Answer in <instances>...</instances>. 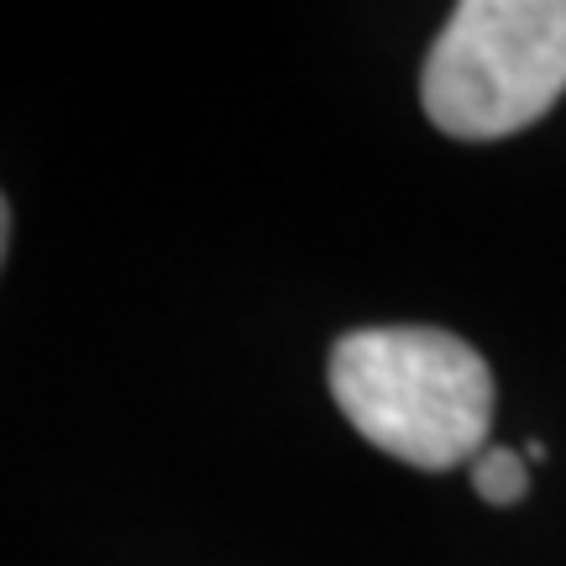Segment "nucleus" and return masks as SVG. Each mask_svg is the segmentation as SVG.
<instances>
[{"label":"nucleus","instance_id":"f257e3e1","mask_svg":"<svg viewBox=\"0 0 566 566\" xmlns=\"http://www.w3.org/2000/svg\"><path fill=\"white\" fill-rule=\"evenodd\" d=\"M331 394L367 446L420 472H451L488 451L493 373L451 331L367 325L331 346Z\"/></svg>","mask_w":566,"mask_h":566},{"label":"nucleus","instance_id":"f03ea898","mask_svg":"<svg viewBox=\"0 0 566 566\" xmlns=\"http://www.w3.org/2000/svg\"><path fill=\"white\" fill-rule=\"evenodd\" d=\"M566 90V0H467L424 59V116L457 142H499Z\"/></svg>","mask_w":566,"mask_h":566},{"label":"nucleus","instance_id":"7ed1b4c3","mask_svg":"<svg viewBox=\"0 0 566 566\" xmlns=\"http://www.w3.org/2000/svg\"><path fill=\"white\" fill-rule=\"evenodd\" d=\"M472 483H478V493H483L488 504H520L530 488L525 457L509 451V446H488L483 457L472 462Z\"/></svg>","mask_w":566,"mask_h":566},{"label":"nucleus","instance_id":"20e7f679","mask_svg":"<svg viewBox=\"0 0 566 566\" xmlns=\"http://www.w3.org/2000/svg\"><path fill=\"white\" fill-rule=\"evenodd\" d=\"M6 242H11V210H6V195H0V258H6Z\"/></svg>","mask_w":566,"mask_h":566}]
</instances>
